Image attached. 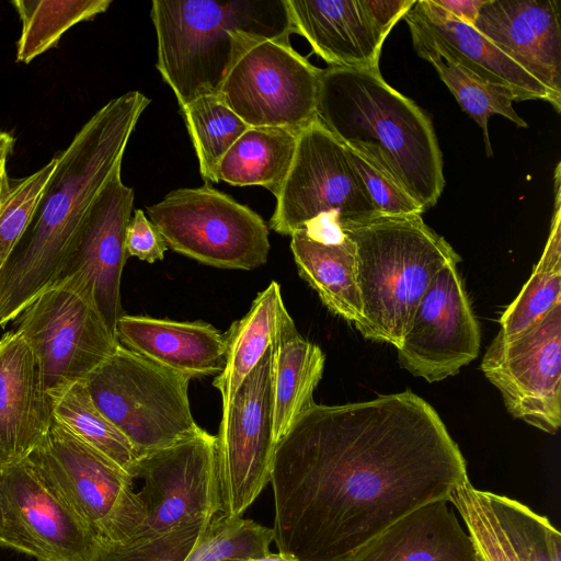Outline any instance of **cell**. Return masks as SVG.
I'll use <instances>...</instances> for the list:
<instances>
[{"label":"cell","mask_w":561,"mask_h":561,"mask_svg":"<svg viewBox=\"0 0 561 561\" xmlns=\"http://www.w3.org/2000/svg\"><path fill=\"white\" fill-rule=\"evenodd\" d=\"M467 479L457 443L417 394L314 402L275 448L274 542L299 561H347L409 512L448 501Z\"/></svg>","instance_id":"cell-1"},{"label":"cell","mask_w":561,"mask_h":561,"mask_svg":"<svg viewBox=\"0 0 561 561\" xmlns=\"http://www.w3.org/2000/svg\"><path fill=\"white\" fill-rule=\"evenodd\" d=\"M150 99H112L56 156V167L22 239L0 270V328L58 283L75 254L85 214L115 169Z\"/></svg>","instance_id":"cell-2"},{"label":"cell","mask_w":561,"mask_h":561,"mask_svg":"<svg viewBox=\"0 0 561 561\" xmlns=\"http://www.w3.org/2000/svg\"><path fill=\"white\" fill-rule=\"evenodd\" d=\"M317 119L424 211L438 202L445 179L432 122L379 69H321Z\"/></svg>","instance_id":"cell-3"},{"label":"cell","mask_w":561,"mask_h":561,"mask_svg":"<svg viewBox=\"0 0 561 561\" xmlns=\"http://www.w3.org/2000/svg\"><path fill=\"white\" fill-rule=\"evenodd\" d=\"M156 67L180 108L218 94L236 60L259 39H289L286 0H153Z\"/></svg>","instance_id":"cell-4"},{"label":"cell","mask_w":561,"mask_h":561,"mask_svg":"<svg viewBox=\"0 0 561 561\" xmlns=\"http://www.w3.org/2000/svg\"><path fill=\"white\" fill-rule=\"evenodd\" d=\"M344 234L356 250L362 300L356 329L398 348L433 277L461 257L421 215L379 217Z\"/></svg>","instance_id":"cell-5"},{"label":"cell","mask_w":561,"mask_h":561,"mask_svg":"<svg viewBox=\"0 0 561 561\" xmlns=\"http://www.w3.org/2000/svg\"><path fill=\"white\" fill-rule=\"evenodd\" d=\"M379 217L347 148L318 119L300 130L270 228L284 236L300 231L332 243Z\"/></svg>","instance_id":"cell-6"},{"label":"cell","mask_w":561,"mask_h":561,"mask_svg":"<svg viewBox=\"0 0 561 561\" xmlns=\"http://www.w3.org/2000/svg\"><path fill=\"white\" fill-rule=\"evenodd\" d=\"M190 381L121 345L84 379L95 407L141 458L201 430L191 411Z\"/></svg>","instance_id":"cell-7"},{"label":"cell","mask_w":561,"mask_h":561,"mask_svg":"<svg viewBox=\"0 0 561 561\" xmlns=\"http://www.w3.org/2000/svg\"><path fill=\"white\" fill-rule=\"evenodd\" d=\"M25 459L98 543L122 542L144 522L146 511L134 479L54 420Z\"/></svg>","instance_id":"cell-8"},{"label":"cell","mask_w":561,"mask_h":561,"mask_svg":"<svg viewBox=\"0 0 561 561\" xmlns=\"http://www.w3.org/2000/svg\"><path fill=\"white\" fill-rule=\"evenodd\" d=\"M147 214L168 249L199 263L250 271L267 261L270 232L262 217L208 184L171 191Z\"/></svg>","instance_id":"cell-9"},{"label":"cell","mask_w":561,"mask_h":561,"mask_svg":"<svg viewBox=\"0 0 561 561\" xmlns=\"http://www.w3.org/2000/svg\"><path fill=\"white\" fill-rule=\"evenodd\" d=\"M34 352L48 396L83 381L118 347L93 301L59 280L14 319Z\"/></svg>","instance_id":"cell-10"},{"label":"cell","mask_w":561,"mask_h":561,"mask_svg":"<svg viewBox=\"0 0 561 561\" xmlns=\"http://www.w3.org/2000/svg\"><path fill=\"white\" fill-rule=\"evenodd\" d=\"M320 75L289 39H259L236 60L218 94L249 127L299 133L317 119Z\"/></svg>","instance_id":"cell-11"},{"label":"cell","mask_w":561,"mask_h":561,"mask_svg":"<svg viewBox=\"0 0 561 561\" xmlns=\"http://www.w3.org/2000/svg\"><path fill=\"white\" fill-rule=\"evenodd\" d=\"M275 343V342H274ZM274 343L221 412L217 437L221 514L241 517L270 482L273 436Z\"/></svg>","instance_id":"cell-12"},{"label":"cell","mask_w":561,"mask_h":561,"mask_svg":"<svg viewBox=\"0 0 561 561\" xmlns=\"http://www.w3.org/2000/svg\"><path fill=\"white\" fill-rule=\"evenodd\" d=\"M480 368L515 419L556 434L561 425V302L520 335L495 336Z\"/></svg>","instance_id":"cell-13"},{"label":"cell","mask_w":561,"mask_h":561,"mask_svg":"<svg viewBox=\"0 0 561 561\" xmlns=\"http://www.w3.org/2000/svg\"><path fill=\"white\" fill-rule=\"evenodd\" d=\"M96 541L26 459L0 469V547L37 561H90Z\"/></svg>","instance_id":"cell-14"},{"label":"cell","mask_w":561,"mask_h":561,"mask_svg":"<svg viewBox=\"0 0 561 561\" xmlns=\"http://www.w3.org/2000/svg\"><path fill=\"white\" fill-rule=\"evenodd\" d=\"M480 350V329L459 275L449 263L433 277L397 348L400 365L428 382L456 375Z\"/></svg>","instance_id":"cell-15"},{"label":"cell","mask_w":561,"mask_h":561,"mask_svg":"<svg viewBox=\"0 0 561 561\" xmlns=\"http://www.w3.org/2000/svg\"><path fill=\"white\" fill-rule=\"evenodd\" d=\"M117 167L91 203L75 254L60 280H66L95 305L110 330L124 314L121 279L127 260L126 228L134 207V190L122 181ZM116 336V334H115Z\"/></svg>","instance_id":"cell-16"},{"label":"cell","mask_w":561,"mask_h":561,"mask_svg":"<svg viewBox=\"0 0 561 561\" xmlns=\"http://www.w3.org/2000/svg\"><path fill=\"white\" fill-rule=\"evenodd\" d=\"M412 38L420 39L442 57L450 59L478 78L514 93L517 101L543 100L561 111L553 94L497 48L473 25L457 20L433 0H420L403 16Z\"/></svg>","instance_id":"cell-17"},{"label":"cell","mask_w":561,"mask_h":561,"mask_svg":"<svg viewBox=\"0 0 561 561\" xmlns=\"http://www.w3.org/2000/svg\"><path fill=\"white\" fill-rule=\"evenodd\" d=\"M473 26L561 98V24L558 0H485Z\"/></svg>","instance_id":"cell-18"},{"label":"cell","mask_w":561,"mask_h":561,"mask_svg":"<svg viewBox=\"0 0 561 561\" xmlns=\"http://www.w3.org/2000/svg\"><path fill=\"white\" fill-rule=\"evenodd\" d=\"M53 420L34 352L18 331L7 332L0 339V469L27 458Z\"/></svg>","instance_id":"cell-19"},{"label":"cell","mask_w":561,"mask_h":561,"mask_svg":"<svg viewBox=\"0 0 561 561\" xmlns=\"http://www.w3.org/2000/svg\"><path fill=\"white\" fill-rule=\"evenodd\" d=\"M115 334L121 346L191 379L218 376L225 366V333L203 321L123 314Z\"/></svg>","instance_id":"cell-20"},{"label":"cell","mask_w":561,"mask_h":561,"mask_svg":"<svg viewBox=\"0 0 561 561\" xmlns=\"http://www.w3.org/2000/svg\"><path fill=\"white\" fill-rule=\"evenodd\" d=\"M293 32L330 67L379 69L385 39L362 0H286Z\"/></svg>","instance_id":"cell-21"},{"label":"cell","mask_w":561,"mask_h":561,"mask_svg":"<svg viewBox=\"0 0 561 561\" xmlns=\"http://www.w3.org/2000/svg\"><path fill=\"white\" fill-rule=\"evenodd\" d=\"M347 561L482 560L448 501L436 500L397 519Z\"/></svg>","instance_id":"cell-22"},{"label":"cell","mask_w":561,"mask_h":561,"mask_svg":"<svg viewBox=\"0 0 561 561\" xmlns=\"http://www.w3.org/2000/svg\"><path fill=\"white\" fill-rule=\"evenodd\" d=\"M293 327L279 284L273 280L256 296L247 314L225 333V366L213 382L221 397V412L228 409L238 388L267 348Z\"/></svg>","instance_id":"cell-23"},{"label":"cell","mask_w":561,"mask_h":561,"mask_svg":"<svg viewBox=\"0 0 561 561\" xmlns=\"http://www.w3.org/2000/svg\"><path fill=\"white\" fill-rule=\"evenodd\" d=\"M290 238L299 275L332 313L356 328L362 321V300L354 242L347 236L340 242H320L300 231Z\"/></svg>","instance_id":"cell-24"},{"label":"cell","mask_w":561,"mask_h":561,"mask_svg":"<svg viewBox=\"0 0 561 561\" xmlns=\"http://www.w3.org/2000/svg\"><path fill=\"white\" fill-rule=\"evenodd\" d=\"M325 355L302 337L296 325L274 343L273 436L275 445L313 403V392L322 378Z\"/></svg>","instance_id":"cell-25"},{"label":"cell","mask_w":561,"mask_h":561,"mask_svg":"<svg viewBox=\"0 0 561 561\" xmlns=\"http://www.w3.org/2000/svg\"><path fill=\"white\" fill-rule=\"evenodd\" d=\"M448 502L462 517L482 561H530L517 501L478 490L467 479L451 491Z\"/></svg>","instance_id":"cell-26"},{"label":"cell","mask_w":561,"mask_h":561,"mask_svg":"<svg viewBox=\"0 0 561 561\" xmlns=\"http://www.w3.org/2000/svg\"><path fill=\"white\" fill-rule=\"evenodd\" d=\"M297 137L288 128L249 127L219 161L215 183L262 186L277 197L294 161Z\"/></svg>","instance_id":"cell-27"},{"label":"cell","mask_w":561,"mask_h":561,"mask_svg":"<svg viewBox=\"0 0 561 561\" xmlns=\"http://www.w3.org/2000/svg\"><path fill=\"white\" fill-rule=\"evenodd\" d=\"M50 400L55 422L137 479L141 457L130 440L95 407L84 380L54 393Z\"/></svg>","instance_id":"cell-28"},{"label":"cell","mask_w":561,"mask_h":561,"mask_svg":"<svg viewBox=\"0 0 561 561\" xmlns=\"http://www.w3.org/2000/svg\"><path fill=\"white\" fill-rule=\"evenodd\" d=\"M556 204L543 253L517 297L501 316L496 336L512 340L538 323L561 302L560 165L556 170Z\"/></svg>","instance_id":"cell-29"},{"label":"cell","mask_w":561,"mask_h":561,"mask_svg":"<svg viewBox=\"0 0 561 561\" xmlns=\"http://www.w3.org/2000/svg\"><path fill=\"white\" fill-rule=\"evenodd\" d=\"M412 41L417 55L433 65L462 111L482 129L489 157L493 154L488 130L491 116L502 115L518 127L528 126L512 106L513 101H517L512 91L483 81L461 65L442 57L424 42L416 38Z\"/></svg>","instance_id":"cell-30"},{"label":"cell","mask_w":561,"mask_h":561,"mask_svg":"<svg viewBox=\"0 0 561 561\" xmlns=\"http://www.w3.org/2000/svg\"><path fill=\"white\" fill-rule=\"evenodd\" d=\"M111 0H14L22 23L16 62L30 64L56 47L70 27L107 10Z\"/></svg>","instance_id":"cell-31"},{"label":"cell","mask_w":561,"mask_h":561,"mask_svg":"<svg viewBox=\"0 0 561 561\" xmlns=\"http://www.w3.org/2000/svg\"><path fill=\"white\" fill-rule=\"evenodd\" d=\"M191 137L202 178L215 182L216 168L249 126L219 94L199 96L180 108Z\"/></svg>","instance_id":"cell-32"},{"label":"cell","mask_w":561,"mask_h":561,"mask_svg":"<svg viewBox=\"0 0 561 561\" xmlns=\"http://www.w3.org/2000/svg\"><path fill=\"white\" fill-rule=\"evenodd\" d=\"M274 541L272 528L242 517L220 514L206 537L186 561H229L257 558L270 552Z\"/></svg>","instance_id":"cell-33"},{"label":"cell","mask_w":561,"mask_h":561,"mask_svg":"<svg viewBox=\"0 0 561 561\" xmlns=\"http://www.w3.org/2000/svg\"><path fill=\"white\" fill-rule=\"evenodd\" d=\"M56 162L54 157L33 174L9 180L0 203V270L30 226Z\"/></svg>","instance_id":"cell-34"},{"label":"cell","mask_w":561,"mask_h":561,"mask_svg":"<svg viewBox=\"0 0 561 561\" xmlns=\"http://www.w3.org/2000/svg\"><path fill=\"white\" fill-rule=\"evenodd\" d=\"M351 162L380 217L422 215L424 210L408 194L382 175L367 160L348 149Z\"/></svg>","instance_id":"cell-35"},{"label":"cell","mask_w":561,"mask_h":561,"mask_svg":"<svg viewBox=\"0 0 561 561\" xmlns=\"http://www.w3.org/2000/svg\"><path fill=\"white\" fill-rule=\"evenodd\" d=\"M517 516L530 561H561V534L528 506L517 503Z\"/></svg>","instance_id":"cell-36"},{"label":"cell","mask_w":561,"mask_h":561,"mask_svg":"<svg viewBox=\"0 0 561 561\" xmlns=\"http://www.w3.org/2000/svg\"><path fill=\"white\" fill-rule=\"evenodd\" d=\"M125 248L127 256L154 263L164 259L168 245L158 228L145 215L136 209L126 228Z\"/></svg>","instance_id":"cell-37"},{"label":"cell","mask_w":561,"mask_h":561,"mask_svg":"<svg viewBox=\"0 0 561 561\" xmlns=\"http://www.w3.org/2000/svg\"><path fill=\"white\" fill-rule=\"evenodd\" d=\"M415 0H362L376 31L386 39L394 24L415 4Z\"/></svg>","instance_id":"cell-38"},{"label":"cell","mask_w":561,"mask_h":561,"mask_svg":"<svg viewBox=\"0 0 561 561\" xmlns=\"http://www.w3.org/2000/svg\"><path fill=\"white\" fill-rule=\"evenodd\" d=\"M459 21L473 25L485 0H433Z\"/></svg>","instance_id":"cell-39"},{"label":"cell","mask_w":561,"mask_h":561,"mask_svg":"<svg viewBox=\"0 0 561 561\" xmlns=\"http://www.w3.org/2000/svg\"><path fill=\"white\" fill-rule=\"evenodd\" d=\"M229 561H299L295 557L288 553L278 552V553H267L257 558H245L238 560H229Z\"/></svg>","instance_id":"cell-40"},{"label":"cell","mask_w":561,"mask_h":561,"mask_svg":"<svg viewBox=\"0 0 561 561\" xmlns=\"http://www.w3.org/2000/svg\"><path fill=\"white\" fill-rule=\"evenodd\" d=\"M9 156H3L0 158V203L3 197V194L8 187L9 184V175L7 172V162H8Z\"/></svg>","instance_id":"cell-41"},{"label":"cell","mask_w":561,"mask_h":561,"mask_svg":"<svg viewBox=\"0 0 561 561\" xmlns=\"http://www.w3.org/2000/svg\"><path fill=\"white\" fill-rule=\"evenodd\" d=\"M14 147V138L5 131L0 130V158L3 156H10Z\"/></svg>","instance_id":"cell-42"}]
</instances>
